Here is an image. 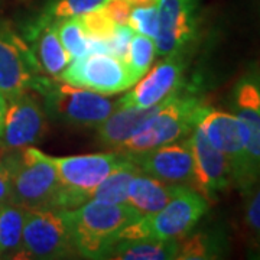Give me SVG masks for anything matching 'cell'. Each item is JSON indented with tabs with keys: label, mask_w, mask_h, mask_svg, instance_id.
I'll return each mask as SVG.
<instances>
[{
	"label": "cell",
	"mask_w": 260,
	"mask_h": 260,
	"mask_svg": "<svg viewBox=\"0 0 260 260\" xmlns=\"http://www.w3.org/2000/svg\"><path fill=\"white\" fill-rule=\"evenodd\" d=\"M73 249L88 259H106L119 242L121 230L140 218L129 204L88 200L77 208L62 211Z\"/></svg>",
	"instance_id": "obj_1"
},
{
	"label": "cell",
	"mask_w": 260,
	"mask_h": 260,
	"mask_svg": "<svg viewBox=\"0 0 260 260\" xmlns=\"http://www.w3.org/2000/svg\"><path fill=\"white\" fill-rule=\"evenodd\" d=\"M5 159L12 179L10 203L26 210L54 208L62 184L49 155L26 146Z\"/></svg>",
	"instance_id": "obj_2"
},
{
	"label": "cell",
	"mask_w": 260,
	"mask_h": 260,
	"mask_svg": "<svg viewBox=\"0 0 260 260\" xmlns=\"http://www.w3.org/2000/svg\"><path fill=\"white\" fill-rule=\"evenodd\" d=\"M208 210V201L194 188L177 186L168 204L156 213L143 215L124 227L120 240L155 239L178 240L184 237Z\"/></svg>",
	"instance_id": "obj_3"
},
{
	"label": "cell",
	"mask_w": 260,
	"mask_h": 260,
	"mask_svg": "<svg viewBox=\"0 0 260 260\" xmlns=\"http://www.w3.org/2000/svg\"><path fill=\"white\" fill-rule=\"evenodd\" d=\"M55 167L62 189L54 208L67 211L88 201V194L113 171L126 165L130 155L121 152L90 153L77 156H49Z\"/></svg>",
	"instance_id": "obj_4"
},
{
	"label": "cell",
	"mask_w": 260,
	"mask_h": 260,
	"mask_svg": "<svg viewBox=\"0 0 260 260\" xmlns=\"http://www.w3.org/2000/svg\"><path fill=\"white\" fill-rule=\"evenodd\" d=\"M203 104L191 95L174 94L159 106L158 112L130 139L123 142L121 153L139 155L150 149L185 138L197 124Z\"/></svg>",
	"instance_id": "obj_5"
},
{
	"label": "cell",
	"mask_w": 260,
	"mask_h": 260,
	"mask_svg": "<svg viewBox=\"0 0 260 260\" xmlns=\"http://www.w3.org/2000/svg\"><path fill=\"white\" fill-rule=\"evenodd\" d=\"M197 126L227 159L233 182L242 189L254 185L259 178L251 167L246 148V135L239 117L232 113L203 107Z\"/></svg>",
	"instance_id": "obj_6"
},
{
	"label": "cell",
	"mask_w": 260,
	"mask_h": 260,
	"mask_svg": "<svg viewBox=\"0 0 260 260\" xmlns=\"http://www.w3.org/2000/svg\"><path fill=\"white\" fill-rule=\"evenodd\" d=\"M61 80L102 94L121 93L138 83L127 64L109 52H88L74 58L61 73Z\"/></svg>",
	"instance_id": "obj_7"
},
{
	"label": "cell",
	"mask_w": 260,
	"mask_h": 260,
	"mask_svg": "<svg viewBox=\"0 0 260 260\" xmlns=\"http://www.w3.org/2000/svg\"><path fill=\"white\" fill-rule=\"evenodd\" d=\"M41 85L44 87L42 91L48 95V104L52 112L61 120L74 126L99 127L119 107L117 102L83 87L67 83L51 87L47 81H42Z\"/></svg>",
	"instance_id": "obj_8"
},
{
	"label": "cell",
	"mask_w": 260,
	"mask_h": 260,
	"mask_svg": "<svg viewBox=\"0 0 260 260\" xmlns=\"http://www.w3.org/2000/svg\"><path fill=\"white\" fill-rule=\"evenodd\" d=\"M20 247L38 259H59L74 250L62 211L54 208L26 210Z\"/></svg>",
	"instance_id": "obj_9"
},
{
	"label": "cell",
	"mask_w": 260,
	"mask_h": 260,
	"mask_svg": "<svg viewBox=\"0 0 260 260\" xmlns=\"http://www.w3.org/2000/svg\"><path fill=\"white\" fill-rule=\"evenodd\" d=\"M133 162L150 177H155L169 185L194 188V158L189 140L168 143L139 155H130Z\"/></svg>",
	"instance_id": "obj_10"
},
{
	"label": "cell",
	"mask_w": 260,
	"mask_h": 260,
	"mask_svg": "<svg viewBox=\"0 0 260 260\" xmlns=\"http://www.w3.org/2000/svg\"><path fill=\"white\" fill-rule=\"evenodd\" d=\"M159 32L156 54L177 55L192 41L197 30L198 0H158Z\"/></svg>",
	"instance_id": "obj_11"
},
{
	"label": "cell",
	"mask_w": 260,
	"mask_h": 260,
	"mask_svg": "<svg viewBox=\"0 0 260 260\" xmlns=\"http://www.w3.org/2000/svg\"><path fill=\"white\" fill-rule=\"evenodd\" d=\"M188 140L194 158L197 191L207 201H214L233 182L229 162L197 124Z\"/></svg>",
	"instance_id": "obj_12"
},
{
	"label": "cell",
	"mask_w": 260,
	"mask_h": 260,
	"mask_svg": "<svg viewBox=\"0 0 260 260\" xmlns=\"http://www.w3.org/2000/svg\"><path fill=\"white\" fill-rule=\"evenodd\" d=\"M2 146L6 150H19L35 143L45 129V114L39 103L28 93L8 100Z\"/></svg>",
	"instance_id": "obj_13"
},
{
	"label": "cell",
	"mask_w": 260,
	"mask_h": 260,
	"mask_svg": "<svg viewBox=\"0 0 260 260\" xmlns=\"http://www.w3.org/2000/svg\"><path fill=\"white\" fill-rule=\"evenodd\" d=\"M184 62L177 55H169L159 62L136 87L117 100L119 107H153L177 94L182 83Z\"/></svg>",
	"instance_id": "obj_14"
},
{
	"label": "cell",
	"mask_w": 260,
	"mask_h": 260,
	"mask_svg": "<svg viewBox=\"0 0 260 260\" xmlns=\"http://www.w3.org/2000/svg\"><path fill=\"white\" fill-rule=\"evenodd\" d=\"M28 51L18 39L0 30V94L12 100L39 85L29 68Z\"/></svg>",
	"instance_id": "obj_15"
},
{
	"label": "cell",
	"mask_w": 260,
	"mask_h": 260,
	"mask_svg": "<svg viewBox=\"0 0 260 260\" xmlns=\"http://www.w3.org/2000/svg\"><path fill=\"white\" fill-rule=\"evenodd\" d=\"M234 110L242 121L251 167L260 178V87L244 78L234 90Z\"/></svg>",
	"instance_id": "obj_16"
},
{
	"label": "cell",
	"mask_w": 260,
	"mask_h": 260,
	"mask_svg": "<svg viewBox=\"0 0 260 260\" xmlns=\"http://www.w3.org/2000/svg\"><path fill=\"white\" fill-rule=\"evenodd\" d=\"M164 103V102H162ZM160 103V104H162ZM153 107H117L114 112L97 127L99 138L110 146H120L123 142L136 135L146 121L155 116L159 106Z\"/></svg>",
	"instance_id": "obj_17"
},
{
	"label": "cell",
	"mask_w": 260,
	"mask_h": 260,
	"mask_svg": "<svg viewBox=\"0 0 260 260\" xmlns=\"http://www.w3.org/2000/svg\"><path fill=\"white\" fill-rule=\"evenodd\" d=\"M175 189L177 185H169L140 171L130 181L126 204H129L140 217L149 215L162 210L172 198Z\"/></svg>",
	"instance_id": "obj_18"
},
{
	"label": "cell",
	"mask_w": 260,
	"mask_h": 260,
	"mask_svg": "<svg viewBox=\"0 0 260 260\" xmlns=\"http://www.w3.org/2000/svg\"><path fill=\"white\" fill-rule=\"evenodd\" d=\"M32 39L37 61L42 70L52 77L61 75L68 65L70 56L59 41L55 20L49 16L41 19L34 29Z\"/></svg>",
	"instance_id": "obj_19"
},
{
	"label": "cell",
	"mask_w": 260,
	"mask_h": 260,
	"mask_svg": "<svg viewBox=\"0 0 260 260\" xmlns=\"http://www.w3.org/2000/svg\"><path fill=\"white\" fill-rule=\"evenodd\" d=\"M179 253L178 240L136 239L120 240L106 254V259L120 260H169L177 259Z\"/></svg>",
	"instance_id": "obj_20"
},
{
	"label": "cell",
	"mask_w": 260,
	"mask_h": 260,
	"mask_svg": "<svg viewBox=\"0 0 260 260\" xmlns=\"http://www.w3.org/2000/svg\"><path fill=\"white\" fill-rule=\"evenodd\" d=\"M138 172H140V168L133 162L130 156V160L126 165L113 171L109 177L104 178L99 185L90 191L88 200L110 203V204L126 203L130 181Z\"/></svg>",
	"instance_id": "obj_21"
},
{
	"label": "cell",
	"mask_w": 260,
	"mask_h": 260,
	"mask_svg": "<svg viewBox=\"0 0 260 260\" xmlns=\"http://www.w3.org/2000/svg\"><path fill=\"white\" fill-rule=\"evenodd\" d=\"M26 208L6 203L0 205V254L18 250L22 246V232Z\"/></svg>",
	"instance_id": "obj_22"
},
{
	"label": "cell",
	"mask_w": 260,
	"mask_h": 260,
	"mask_svg": "<svg viewBox=\"0 0 260 260\" xmlns=\"http://www.w3.org/2000/svg\"><path fill=\"white\" fill-rule=\"evenodd\" d=\"M56 32L70 58H80L90 52L88 37L85 35L78 18L55 19Z\"/></svg>",
	"instance_id": "obj_23"
},
{
	"label": "cell",
	"mask_w": 260,
	"mask_h": 260,
	"mask_svg": "<svg viewBox=\"0 0 260 260\" xmlns=\"http://www.w3.org/2000/svg\"><path fill=\"white\" fill-rule=\"evenodd\" d=\"M156 55V47L153 39L145 35H136L132 39L129 48V55L126 64L129 67L136 81H139L146 74L152 65V61Z\"/></svg>",
	"instance_id": "obj_24"
},
{
	"label": "cell",
	"mask_w": 260,
	"mask_h": 260,
	"mask_svg": "<svg viewBox=\"0 0 260 260\" xmlns=\"http://www.w3.org/2000/svg\"><path fill=\"white\" fill-rule=\"evenodd\" d=\"M77 18L80 20L85 35L97 41H109L117 26L112 19L104 13L103 8L90 10Z\"/></svg>",
	"instance_id": "obj_25"
},
{
	"label": "cell",
	"mask_w": 260,
	"mask_h": 260,
	"mask_svg": "<svg viewBox=\"0 0 260 260\" xmlns=\"http://www.w3.org/2000/svg\"><path fill=\"white\" fill-rule=\"evenodd\" d=\"M127 25L140 35L155 39L159 32L158 6H136L132 8Z\"/></svg>",
	"instance_id": "obj_26"
},
{
	"label": "cell",
	"mask_w": 260,
	"mask_h": 260,
	"mask_svg": "<svg viewBox=\"0 0 260 260\" xmlns=\"http://www.w3.org/2000/svg\"><path fill=\"white\" fill-rule=\"evenodd\" d=\"M215 257V243L205 234H195L179 243V253L177 259H213Z\"/></svg>",
	"instance_id": "obj_27"
},
{
	"label": "cell",
	"mask_w": 260,
	"mask_h": 260,
	"mask_svg": "<svg viewBox=\"0 0 260 260\" xmlns=\"http://www.w3.org/2000/svg\"><path fill=\"white\" fill-rule=\"evenodd\" d=\"M107 0H55L51 5L49 18L65 19L75 18L90 10L99 9Z\"/></svg>",
	"instance_id": "obj_28"
},
{
	"label": "cell",
	"mask_w": 260,
	"mask_h": 260,
	"mask_svg": "<svg viewBox=\"0 0 260 260\" xmlns=\"http://www.w3.org/2000/svg\"><path fill=\"white\" fill-rule=\"evenodd\" d=\"M135 30L130 28L129 25H117L116 30L113 34V37L107 41V51L109 54H112L116 58L121 59L123 62L127 61V55H129L130 42L135 37Z\"/></svg>",
	"instance_id": "obj_29"
},
{
	"label": "cell",
	"mask_w": 260,
	"mask_h": 260,
	"mask_svg": "<svg viewBox=\"0 0 260 260\" xmlns=\"http://www.w3.org/2000/svg\"><path fill=\"white\" fill-rule=\"evenodd\" d=\"M102 8L104 13L112 19L116 25H126L133 6L129 5L126 0H107Z\"/></svg>",
	"instance_id": "obj_30"
},
{
	"label": "cell",
	"mask_w": 260,
	"mask_h": 260,
	"mask_svg": "<svg viewBox=\"0 0 260 260\" xmlns=\"http://www.w3.org/2000/svg\"><path fill=\"white\" fill-rule=\"evenodd\" d=\"M246 223L260 239V186L251 192L246 207Z\"/></svg>",
	"instance_id": "obj_31"
},
{
	"label": "cell",
	"mask_w": 260,
	"mask_h": 260,
	"mask_svg": "<svg viewBox=\"0 0 260 260\" xmlns=\"http://www.w3.org/2000/svg\"><path fill=\"white\" fill-rule=\"evenodd\" d=\"M12 197V179L6 159L0 156V205L10 203Z\"/></svg>",
	"instance_id": "obj_32"
},
{
	"label": "cell",
	"mask_w": 260,
	"mask_h": 260,
	"mask_svg": "<svg viewBox=\"0 0 260 260\" xmlns=\"http://www.w3.org/2000/svg\"><path fill=\"white\" fill-rule=\"evenodd\" d=\"M6 110H8V100L5 99V95H2V94H0V138H2V133H3Z\"/></svg>",
	"instance_id": "obj_33"
},
{
	"label": "cell",
	"mask_w": 260,
	"mask_h": 260,
	"mask_svg": "<svg viewBox=\"0 0 260 260\" xmlns=\"http://www.w3.org/2000/svg\"><path fill=\"white\" fill-rule=\"evenodd\" d=\"M129 5H132L133 8L136 6H152V5H156L158 0H126Z\"/></svg>",
	"instance_id": "obj_34"
}]
</instances>
